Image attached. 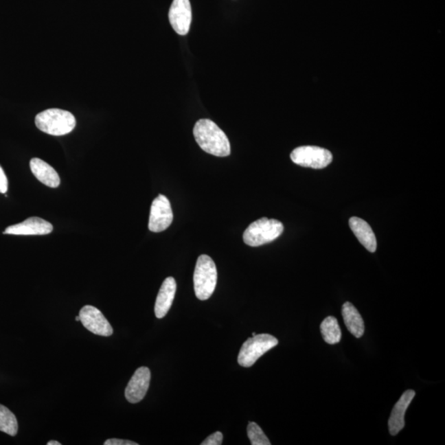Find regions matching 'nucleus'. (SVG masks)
Masks as SVG:
<instances>
[{
	"instance_id": "1",
	"label": "nucleus",
	"mask_w": 445,
	"mask_h": 445,
	"mask_svg": "<svg viewBox=\"0 0 445 445\" xmlns=\"http://www.w3.org/2000/svg\"><path fill=\"white\" fill-rule=\"evenodd\" d=\"M194 137L205 152L217 157L230 155L231 148L228 137L216 123L209 119H201L193 129Z\"/></svg>"
},
{
	"instance_id": "2",
	"label": "nucleus",
	"mask_w": 445,
	"mask_h": 445,
	"mask_svg": "<svg viewBox=\"0 0 445 445\" xmlns=\"http://www.w3.org/2000/svg\"><path fill=\"white\" fill-rule=\"evenodd\" d=\"M35 124L41 131L60 136L70 133L76 126V119L68 111L52 109L37 114Z\"/></svg>"
},
{
	"instance_id": "3",
	"label": "nucleus",
	"mask_w": 445,
	"mask_h": 445,
	"mask_svg": "<svg viewBox=\"0 0 445 445\" xmlns=\"http://www.w3.org/2000/svg\"><path fill=\"white\" fill-rule=\"evenodd\" d=\"M194 288L200 300L210 298L216 290L217 284V269L212 258L201 255L197 259L194 272Z\"/></svg>"
},
{
	"instance_id": "4",
	"label": "nucleus",
	"mask_w": 445,
	"mask_h": 445,
	"mask_svg": "<svg viewBox=\"0 0 445 445\" xmlns=\"http://www.w3.org/2000/svg\"><path fill=\"white\" fill-rule=\"evenodd\" d=\"M283 232L282 222L264 217L247 227L243 241L250 247H259L275 240Z\"/></svg>"
},
{
	"instance_id": "5",
	"label": "nucleus",
	"mask_w": 445,
	"mask_h": 445,
	"mask_svg": "<svg viewBox=\"0 0 445 445\" xmlns=\"http://www.w3.org/2000/svg\"><path fill=\"white\" fill-rule=\"evenodd\" d=\"M278 345V340L269 334H259L249 338L239 352L238 364L245 368L253 366L258 358Z\"/></svg>"
},
{
	"instance_id": "6",
	"label": "nucleus",
	"mask_w": 445,
	"mask_h": 445,
	"mask_svg": "<svg viewBox=\"0 0 445 445\" xmlns=\"http://www.w3.org/2000/svg\"><path fill=\"white\" fill-rule=\"evenodd\" d=\"M293 162L299 166L321 169L332 162V152L317 146H301L293 150L290 155Z\"/></svg>"
},
{
	"instance_id": "7",
	"label": "nucleus",
	"mask_w": 445,
	"mask_h": 445,
	"mask_svg": "<svg viewBox=\"0 0 445 445\" xmlns=\"http://www.w3.org/2000/svg\"><path fill=\"white\" fill-rule=\"evenodd\" d=\"M173 220L170 201L163 195H159L152 201L148 229L151 232L159 233L166 230Z\"/></svg>"
},
{
	"instance_id": "8",
	"label": "nucleus",
	"mask_w": 445,
	"mask_h": 445,
	"mask_svg": "<svg viewBox=\"0 0 445 445\" xmlns=\"http://www.w3.org/2000/svg\"><path fill=\"white\" fill-rule=\"evenodd\" d=\"M80 321L89 332L95 335L110 336L113 329L104 315L97 308L86 305L80 312Z\"/></svg>"
},
{
	"instance_id": "9",
	"label": "nucleus",
	"mask_w": 445,
	"mask_h": 445,
	"mask_svg": "<svg viewBox=\"0 0 445 445\" xmlns=\"http://www.w3.org/2000/svg\"><path fill=\"white\" fill-rule=\"evenodd\" d=\"M169 21L177 34L185 36L191 27L192 14L189 0H173L168 14Z\"/></svg>"
},
{
	"instance_id": "10",
	"label": "nucleus",
	"mask_w": 445,
	"mask_h": 445,
	"mask_svg": "<svg viewBox=\"0 0 445 445\" xmlns=\"http://www.w3.org/2000/svg\"><path fill=\"white\" fill-rule=\"evenodd\" d=\"M150 370L147 367H140L136 370L125 391L127 401L130 403L142 401L150 387Z\"/></svg>"
},
{
	"instance_id": "11",
	"label": "nucleus",
	"mask_w": 445,
	"mask_h": 445,
	"mask_svg": "<svg viewBox=\"0 0 445 445\" xmlns=\"http://www.w3.org/2000/svg\"><path fill=\"white\" fill-rule=\"evenodd\" d=\"M53 231V225L51 223L43 220L38 217H31L27 218L18 225L8 227L4 230V234L12 235H47Z\"/></svg>"
},
{
	"instance_id": "12",
	"label": "nucleus",
	"mask_w": 445,
	"mask_h": 445,
	"mask_svg": "<svg viewBox=\"0 0 445 445\" xmlns=\"http://www.w3.org/2000/svg\"><path fill=\"white\" fill-rule=\"evenodd\" d=\"M415 396L414 390H407L395 404L389 420V432L391 435H397L405 426L406 411Z\"/></svg>"
},
{
	"instance_id": "13",
	"label": "nucleus",
	"mask_w": 445,
	"mask_h": 445,
	"mask_svg": "<svg viewBox=\"0 0 445 445\" xmlns=\"http://www.w3.org/2000/svg\"><path fill=\"white\" fill-rule=\"evenodd\" d=\"M176 290V280L173 277L165 279L157 296L155 312L158 319H163L171 308Z\"/></svg>"
},
{
	"instance_id": "14",
	"label": "nucleus",
	"mask_w": 445,
	"mask_h": 445,
	"mask_svg": "<svg viewBox=\"0 0 445 445\" xmlns=\"http://www.w3.org/2000/svg\"><path fill=\"white\" fill-rule=\"evenodd\" d=\"M349 225L361 244L370 253H374L377 249V239L368 223L361 218L352 217L350 218Z\"/></svg>"
},
{
	"instance_id": "15",
	"label": "nucleus",
	"mask_w": 445,
	"mask_h": 445,
	"mask_svg": "<svg viewBox=\"0 0 445 445\" xmlns=\"http://www.w3.org/2000/svg\"><path fill=\"white\" fill-rule=\"evenodd\" d=\"M30 168L33 175L41 183L52 188L59 187L60 184V176L51 165L45 163L43 160L34 158L30 161Z\"/></svg>"
},
{
	"instance_id": "16",
	"label": "nucleus",
	"mask_w": 445,
	"mask_h": 445,
	"mask_svg": "<svg viewBox=\"0 0 445 445\" xmlns=\"http://www.w3.org/2000/svg\"><path fill=\"white\" fill-rule=\"evenodd\" d=\"M342 317L346 328L354 336L360 338L365 333V323L361 313L352 303L346 302L342 306Z\"/></svg>"
},
{
	"instance_id": "17",
	"label": "nucleus",
	"mask_w": 445,
	"mask_h": 445,
	"mask_svg": "<svg viewBox=\"0 0 445 445\" xmlns=\"http://www.w3.org/2000/svg\"><path fill=\"white\" fill-rule=\"evenodd\" d=\"M320 330L321 336L328 344H337L341 341V331L336 317L332 316L326 317L321 323Z\"/></svg>"
},
{
	"instance_id": "18",
	"label": "nucleus",
	"mask_w": 445,
	"mask_h": 445,
	"mask_svg": "<svg viewBox=\"0 0 445 445\" xmlns=\"http://www.w3.org/2000/svg\"><path fill=\"white\" fill-rule=\"evenodd\" d=\"M19 424L16 416L6 407L0 404V431L15 436L18 433Z\"/></svg>"
},
{
	"instance_id": "19",
	"label": "nucleus",
	"mask_w": 445,
	"mask_h": 445,
	"mask_svg": "<svg viewBox=\"0 0 445 445\" xmlns=\"http://www.w3.org/2000/svg\"><path fill=\"white\" fill-rule=\"evenodd\" d=\"M247 436L253 445H271L265 433L257 423L250 422L247 426Z\"/></svg>"
},
{
	"instance_id": "20",
	"label": "nucleus",
	"mask_w": 445,
	"mask_h": 445,
	"mask_svg": "<svg viewBox=\"0 0 445 445\" xmlns=\"http://www.w3.org/2000/svg\"><path fill=\"white\" fill-rule=\"evenodd\" d=\"M224 436L220 431L214 432V434L210 435L206 438L201 445H220L223 443Z\"/></svg>"
},
{
	"instance_id": "21",
	"label": "nucleus",
	"mask_w": 445,
	"mask_h": 445,
	"mask_svg": "<svg viewBox=\"0 0 445 445\" xmlns=\"http://www.w3.org/2000/svg\"><path fill=\"white\" fill-rule=\"evenodd\" d=\"M8 191V179L3 169L0 166V193L5 194Z\"/></svg>"
},
{
	"instance_id": "22",
	"label": "nucleus",
	"mask_w": 445,
	"mask_h": 445,
	"mask_svg": "<svg viewBox=\"0 0 445 445\" xmlns=\"http://www.w3.org/2000/svg\"><path fill=\"white\" fill-rule=\"evenodd\" d=\"M104 445H138V444L130 440L110 439L106 441Z\"/></svg>"
},
{
	"instance_id": "23",
	"label": "nucleus",
	"mask_w": 445,
	"mask_h": 445,
	"mask_svg": "<svg viewBox=\"0 0 445 445\" xmlns=\"http://www.w3.org/2000/svg\"><path fill=\"white\" fill-rule=\"evenodd\" d=\"M61 444L59 442H57V441H49L47 443V445H60Z\"/></svg>"
},
{
	"instance_id": "24",
	"label": "nucleus",
	"mask_w": 445,
	"mask_h": 445,
	"mask_svg": "<svg viewBox=\"0 0 445 445\" xmlns=\"http://www.w3.org/2000/svg\"><path fill=\"white\" fill-rule=\"evenodd\" d=\"M76 320L78 321H80V315H78V316H77V317H76Z\"/></svg>"
},
{
	"instance_id": "25",
	"label": "nucleus",
	"mask_w": 445,
	"mask_h": 445,
	"mask_svg": "<svg viewBox=\"0 0 445 445\" xmlns=\"http://www.w3.org/2000/svg\"><path fill=\"white\" fill-rule=\"evenodd\" d=\"M255 335H257V334H255V332H253V336H254Z\"/></svg>"
}]
</instances>
